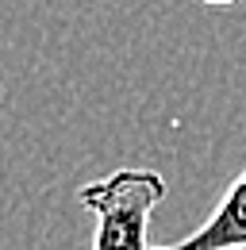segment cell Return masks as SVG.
<instances>
[{
	"label": "cell",
	"mask_w": 246,
	"mask_h": 250,
	"mask_svg": "<svg viewBox=\"0 0 246 250\" xmlns=\"http://www.w3.org/2000/svg\"><path fill=\"white\" fill-rule=\"evenodd\" d=\"M165 192V177L146 166H123L100 181H89L77 200L92 212V250H150V216Z\"/></svg>",
	"instance_id": "6da1fadb"
},
{
	"label": "cell",
	"mask_w": 246,
	"mask_h": 250,
	"mask_svg": "<svg viewBox=\"0 0 246 250\" xmlns=\"http://www.w3.org/2000/svg\"><path fill=\"white\" fill-rule=\"evenodd\" d=\"M158 250H246V173H239L219 196L212 216L173 247Z\"/></svg>",
	"instance_id": "7a4b0ae2"
},
{
	"label": "cell",
	"mask_w": 246,
	"mask_h": 250,
	"mask_svg": "<svg viewBox=\"0 0 246 250\" xmlns=\"http://www.w3.org/2000/svg\"><path fill=\"white\" fill-rule=\"evenodd\" d=\"M200 4H208V8H231L235 0H200Z\"/></svg>",
	"instance_id": "3957f363"
}]
</instances>
